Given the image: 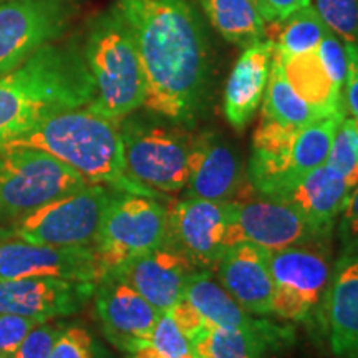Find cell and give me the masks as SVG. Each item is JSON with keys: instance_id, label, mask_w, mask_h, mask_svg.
<instances>
[{"instance_id": "obj_33", "label": "cell", "mask_w": 358, "mask_h": 358, "mask_svg": "<svg viewBox=\"0 0 358 358\" xmlns=\"http://www.w3.org/2000/svg\"><path fill=\"white\" fill-rule=\"evenodd\" d=\"M340 256H358V185L348 194L337 221Z\"/></svg>"}, {"instance_id": "obj_2", "label": "cell", "mask_w": 358, "mask_h": 358, "mask_svg": "<svg viewBox=\"0 0 358 358\" xmlns=\"http://www.w3.org/2000/svg\"><path fill=\"white\" fill-rule=\"evenodd\" d=\"M95 96L82 45L47 43L20 66L0 75V148L60 111Z\"/></svg>"}, {"instance_id": "obj_20", "label": "cell", "mask_w": 358, "mask_h": 358, "mask_svg": "<svg viewBox=\"0 0 358 358\" xmlns=\"http://www.w3.org/2000/svg\"><path fill=\"white\" fill-rule=\"evenodd\" d=\"M353 187L347 178L329 164H322L275 199L295 206L317 231L334 237L338 216Z\"/></svg>"}, {"instance_id": "obj_4", "label": "cell", "mask_w": 358, "mask_h": 358, "mask_svg": "<svg viewBox=\"0 0 358 358\" xmlns=\"http://www.w3.org/2000/svg\"><path fill=\"white\" fill-rule=\"evenodd\" d=\"M83 55L95 96L90 108L122 122L145 106L146 78L133 32L116 6L90 22Z\"/></svg>"}, {"instance_id": "obj_11", "label": "cell", "mask_w": 358, "mask_h": 358, "mask_svg": "<svg viewBox=\"0 0 358 358\" xmlns=\"http://www.w3.org/2000/svg\"><path fill=\"white\" fill-rule=\"evenodd\" d=\"M80 0H8L0 3V75L20 66L65 34Z\"/></svg>"}, {"instance_id": "obj_12", "label": "cell", "mask_w": 358, "mask_h": 358, "mask_svg": "<svg viewBox=\"0 0 358 358\" xmlns=\"http://www.w3.org/2000/svg\"><path fill=\"white\" fill-rule=\"evenodd\" d=\"M232 204L237 244L250 243L266 250H280L332 241L285 201L257 196Z\"/></svg>"}, {"instance_id": "obj_1", "label": "cell", "mask_w": 358, "mask_h": 358, "mask_svg": "<svg viewBox=\"0 0 358 358\" xmlns=\"http://www.w3.org/2000/svg\"><path fill=\"white\" fill-rule=\"evenodd\" d=\"M146 78L145 106L169 122L192 124L211 87V50L203 20L186 0H118Z\"/></svg>"}, {"instance_id": "obj_16", "label": "cell", "mask_w": 358, "mask_h": 358, "mask_svg": "<svg viewBox=\"0 0 358 358\" xmlns=\"http://www.w3.org/2000/svg\"><path fill=\"white\" fill-rule=\"evenodd\" d=\"M95 282L35 277L0 280V312L37 322L75 315L93 299Z\"/></svg>"}, {"instance_id": "obj_6", "label": "cell", "mask_w": 358, "mask_h": 358, "mask_svg": "<svg viewBox=\"0 0 358 358\" xmlns=\"http://www.w3.org/2000/svg\"><path fill=\"white\" fill-rule=\"evenodd\" d=\"M134 113L120 122L127 174L159 198L182 192L189 178L194 136L181 124H166Z\"/></svg>"}, {"instance_id": "obj_23", "label": "cell", "mask_w": 358, "mask_h": 358, "mask_svg": "<svg viewBox=\"0 0 358 358\" xmlns=\"http://www.w3.org/2000/svg\"><path fill=\"white\" fill-rule=\"evenodd\" d=\"M290 338L292 330L268 322L257 330L206 329L191 343L196 358H266L268 350L284 347Z\"/></svg>"}, {"instance_id": "obj_22", "label": "cell", "mask_w": 358, "mask_h": 358, "mask_svg": "<svg viewBox=\"0 0 358 358\" xmlns=\"http://www.w3.org/2000/svg\"><path fill=\"white\" fill-rule=\"evenodd\" d=\"M182 299L198 313L206 329L257 330L268 324L267 320H257L256 315L243 308L219 280L214 279L213 272H196Z\"/></svg>"}, {"instance_id": "obj_10", "label": "cell", "mask_w": 358, "mask_h": 358, "mask_svg": "<svg viewBox=\"0 0 358 358\" xmlns=\"http://www.w3.org/2000/svg\"><path fill=\"white\" fill-rule=\"evenodd\" d=\"M166 243L199 271H216L227 249L237 244L234 204L181 198L168 204Z\"/></svg>"}, {"instance_id": "obj_32", "label": "cell", "mask_w": 358, "mask_h": 358, "mask_svg": "<svg viewBox=\"0 0 358 358\" xmlns=\"http://www.w3.org/2000/svg\"><path fill=\"white\" fill-rule=\"evenodd\" d=\"M66 324L60 320L38 322L37 325L27 334L24 342L17 348L12 358H48L53 345L57 343Z\"/></svg>"}, {"instance_id": "obj_38", "label": "cell", "mask_w": 358, "mask_h": 358, "mask_svg": "<svg viewBox=\"0 0 358 358\" xmlns=\"http://www.w3.org/2000/svg\"><path fill=\"white\" fill-rule=\"evenodd\" d=\"M252 2H254V3H256V0H252Z\"/></svg>"}, {"instance_id": "obj_37", "label": "cell", "mask_w": 358, "mask_h": 358, "mask_svg": "<svg viewBox=\"0 0 358 358\" xmlns=\"http://www.w3.org/2000/svg\"><path fill=\"white\" fill-rule=\"evenodd\" d=\"M256 6L266 24H275L285 20L294 12L312 6V0H256Z\"/></svg>"}, {"instance_id": "obj_3", "label": "cell", "mask_w": 358, "mask_h": 358, "mask_svg": "<svg viewBox=\"0 0 358 358\" xmlns=\"http://www.w3.org/2000/svg\"><path fill=\"white\" fill-rule=\"evenodd\" d=\"M13 148L45 151L78 171L90 185L161 199L127 174L120 122L96 113L88 105L48 116L0 151Z\"/></svg>"}, {"instance_id": "obj_26", "label": "cell", "mask_w": 358, "mask_h": 358, "mask_svg": "<svg viewBox=\"0 0 358 358\" xmlns=\"http://www.w3.org/2000/svg\"><path fill=\"white\" fill-rule=\"evenodd\" d=\"M262 101V118L285 127L301 128L319 120L315 111L290 85L280 62L275 57L272 58L271 75Z\"/></svg>"}, {"instance_id": "obj_28", "label": "cell", "mask_w": 358, "mask_h": 358, "mask_svg": "<svg viewBox=\"0 0 358 358\" xmlns=\"http://www.w3.org/2000/svg\"><path fill=\"white\" fill-rule=\"evenodd\" d=\"M129 358H196L191 340L181 332L169 312L159 315L145 348L138 350Z\"/></svg>"}, {"instance_id": "obj_30", "label": "cell", "mask_w": 358, "mask_h": 358, "mask_svg": "<svg viewBox=\"0 0 358 358\" xmlns=\"http://www.w3.org/2000/svg\"><path fill=\"white\" fill-rule=\"evenodd\" d=\"M315 10L343 43L358 45V0H313Z\"/></svg>"}, {"instance_id": "obj_29", "label": "cell", "mask_w": 358, "mask_h": 358, "mask_svg": "<svg viewBox=\"0 0 358 358\" xmlns=\"http://www.w3.org/2000/svg\"><path fill=\"white\" fill-rule=\"evenodd\" d=\"M325 164L347 178L353 186L358 185V128L353 118L343 116L340 122Z\"/></svg>"}, {"instance_id": "obj_15", "label": "cell", "mask_w": 358, "mask_h": 358, "mask_svg": "<svg viewBox=\"0 0 358 358\" xmlns=\"http://www.w3.org/2000/svg\"><path fill=\"white\" fill-rule=\"evenodd\" d=\"M249 185L248 169L237 148L214 131L194 136L189 158V178L182 198L237 203Z\"/></svg>"}, {"instance_id": "obj_7", "label": "cell", "mask_w": 358, "mask_h": 358, "mask_svg": "<svg viewBox=\"0 0 358 358\" xmlns=\"http://www.w3.org/2000/svg\"><path fill=\"white\" fill-rule=\"evenodd\" d=\"M111 194L110 187L88 185L15 221L0 224V234L55 248H95Z\"/></svg>"}, {"instance_id": "obj_19", "label": "cell", "mask_w": 358, "mask_h": 358, "mask_svg": "<svg viewBox=\"0 0 358 358\" xmlns=\"http://www.w3.org/2000/svg\"><path fill=\"white\" fill-rule=\"evenodd\" d=\"M272 58L274 43L264 38L245 48L227 78L224 90V115L237 131H243L248 127L261 106L271 75Z\"/></svg>"}, {"instance_id": "obj_5", "label": "cell", "mask_w": 358, "mask_h": 358, "mask_svg": "<svg viewBox=\"0 0 358 358\" xmlns=\"http://www.w3.org/2000/svg\"><path fill=\"white\" fill-rule=\"evenodd\" d=\"M274 280L272 315L303 324L327 338V303L332 287L335 259L332 241L267 250Z\"/></svg>"}, {"instance_id": "obj_8", "label": "cell", "mask_w": 358, "mask_h": 358, "mask_svg": "<svg viewBox=\"0 0 358 358\" xmlns=\"http://www.w3.org/2000/svg\"><path fill=\"white\" fill-rule=\"evenodd\" d=\"M88 185L78 171L45 151H0V224L15 221Z\"/></svg>"}, {"instance_id": "obj_36", "label": "cell", "mask_w": 358, "mask_h": 358, "mask_svg": "<svg viewBox=\"0 0 358 358\" xmlns=\"http://www.w3.org/2000/svg\"><path fill=\"white\" fill-rule=\"evenodd\" d=\"M348 57V70L345 85H343V105L352 115V118L358 120V45L345 43Z\"/></svg>"}, {"instance_id": "obj_24", "label": "cell", "mask_w": 358, "mask_h": 358, "mask_svg": "<svg viewBox=\"0 0 358 358\" xmlns=\"http://www.w3.org/2000/svg\"><path fill=\"white\" fill-rule=\"evenodd\" d=\"M295 92L315 111L319 118L347 113L343 90L330 78L317 52L301 55H274Z\"/></svg>"}, {"instance_id": "obj_13", "label": "cell", "mask_w": 358, "mask_h": 358, "mask_svg": "<svg viewBox=\"0 0 358 358\" xmlns=\"http://www.w3.org/2000/svg\"><path fill=\"white\" fill-rule=\"evenodd\" d=\"M35 277L96 284L101 275L95 248H55L0 234V280Z\"/></svg>"}, {"instance_id": "obj_27", "label": "cell", "mask_w": 358, "mask_h": 358, "mask_svg": "<svg viewBox=\"0 0 358 358\" xmlns=\"http://www.w3.org/2000/svg\"><path fill=\"white\" fill-rule=\"evenodd\" d=\"M279 29L274 37V55H301V53L315 52L319 43L330 32L324 24L315 7L308 6L294 12L285 20L275 22Z\"/></svg>"}, {"instance_id": "obj_31", "label": "cell", "mask_w": 358, "mask_h": 358, "mask_svg": "<svg viewBox=\"0 0 358 358\" xmlns=\"http://www.w3.org/2000/svg\"><path fill=\"white\" fill-rule=\"evenodd\" d=\"M48 358H113L83 325H66Z\"/></svg>"}, {"instance_id": "obj_14", "label": "cell", "mask_w": 358, "mask_h": 358, "mask_svg": "<svg viewBox=\"0 0 358 358\" xmlns=\"http://www.w3.org/2000/svg\"><path fill=\"white\" fill-rule=\"evenodd\" d=\"M93 299L98 322L111 345L128 355L148 345L161 312L131 285L105 275L96 282Z\"/></svg>"}, {"instance_id": "obj_35", "label": "cell", "mask_w": 358, "mask_h": 358, "mask_svg": "<svg viewBox=\"0 0 358 358\" xmlns=\"http://www.w3.org/2000/svg\"><path fill=\"white\" fill-rule=\"evenodd\" d=\"M37 320L15 313L0 312V358H12Z\"/></svg>"}, {"instance_id": "obj_18", "label": "cell", "mask_w": 358, "mask_h": 358, "mask_svg": "<svg viewBox=\"0 0 358 358\" xmlns=\"http://www.w3.org/2000/svg\"><path fill=\"white\" fill-rule=\"evenodd\" d=\"M214 275L249 313L272 315L274 280L266 249L250 243L232 245L221 257Z\"/></svg>"}, {"instance_id": "obj_17", "label": "cell", "mask_w": 358, "mask_h": 358, "mask_svg": "<svg viewBox=\"0 0 358 358\" xmlns=\"http://www.w3.org/2000/svg\"><path fill=\"white\" fill-rule=\"evenodd\" d=\"M199 268L171 245L163 244L124 262L108 275H115L143 295L156 310L169 312L185 297L191 277Z\"/></svg>"}, {"instance_id": "obj_34", "label": "cell", "mask_w": 358, "mask_h": 358, "mask_svg": "<svg viewBox=\"0 0 358 358\" xmlns=\"http://www.w3.org/2000/svg\"><path fill=\"white\" fill-rule=\"evenodd\" d=\"M317 55L324 64L325 70L329 71L330 78L343 90L348 70V57L345 43L340 40L334 32H329L317 47Z\"/></svg>"}, {"instance_id": "obj_21", "label": "cell", "mask_w": 358, "mask_h": 358, "mask_svg": "<svg viewBox=\"0 0 358 358\" xmlns=\"http://www.w3.org/2000/svg\"><path fill=\"white\" fill-rule=\"evenodd\" d=\"M327 340L338 358H358V256H338L327 303Z\"/></svg>"}, {"instance_id": "obj_9", "label": "cell", "mask_w": 358, "mask_h": 358, "mask_svg": "<svg viewBox=\"0 0 358 358\" xmlns=\"http://www.w3.org/2000/svg\"><path fill=\"white\" fill-rule=\"evenodd\" d=\"M166 236L168 208L159 199L113 191L95 244L101 279L124 262L161 248Z\"/></svg>"}, {"instance_id": "obj_25", "label": "cell", "mask_w": 358, "mask_h": 358, "mask_svg": "<svg viewBox=\"0 0 358 358\" xmlns=\"http://www.w3.org/2000/svg\"><path fill=\"white\" fill-rule=\"evenodd\" d=\"M221 37L248 48L266 38V20L252 0H198Z\"/></svg>"}]
</instances>
